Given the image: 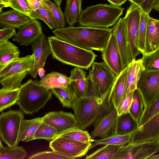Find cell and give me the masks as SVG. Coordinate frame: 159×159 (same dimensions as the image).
Returning <instances> with one entry per match:
<instances>
[{
    "label": "cell",
    "instance_id": "obj_25",
    "mask_svg": "<svg viewBox=\"0 0 159 159\" xmlns=\"http://www.w3.org/2000/svg\"><path fill=\"white\" fill-rule=\"evenodd\" d=\"M159 48V20L149 16L147 24L144 52H152Z\"/></svg>",
    "mask_w": 159,
    "mask_h": 159
},
{
    "label": "cell",
    "instance_id": "obj_23",
    "mask_svg": "<svg viewBox=\"0 0 159 159\" xmlns=\"http://www.w3.org/2000/svg\"><path fill=\"white\" fill-rule=\"evenodd\" d=\"M72 81L70 77L56 71H52L38 81V84L46 89L50 90L55 88H66Z\"/></svg>",
    "mask_w": 159,
    "mask_h": 159
},
{
    "label": "cell",
    "instance_id": "obj_27",
    "mask_svg": "<svg viewBox=\"0 0 159 159\" xmlns=\"http://www.w3.org/2000/svg\"><path fill=\"white\" fill-rule=\"evenodd\" d=\"M43 122L42 117L28 120L24 119L21 128L20 141L27 142L34 140L35 133Z\"/></svg>",
    "mask_w": 159,
    "mask_h": 159
},
{
    "label": "cell",
    "instance_id": "obj_40",
    "mask_svg": "<svg viewBox=\"0 0 159 159\" xmlns=\"http://www.w3.org/2000/svg\"><path fill=\"white\" fill-rule=\"evenodd\" d=\"M58 135L55 129L43 122L35 133L34 139H43L50 141L57 137Z\"/></svg>",
    "mask_w": 159,
    "mask_h": 159
},
{
    "label": "cell",
    "instance_id": "obj_16",
    "mask_svg": "<svg viewBox=\"0 0 159 159\" xmlns=\"http://www.w3.org/2000/svg\"><path fill=\"white\" fill-rule=\"evenodd\" d=\"M31 45L34 61L29 74L35 78L38 75V69L40 67L44 68L48 57L51 54V50L48 39L43 34Z\"/></svg>",
    "mask_w": 159,
    "mask_h": 159
},
{
    "label": "cell",
    "instance_id": "obj_21",
    "mask_svg": "<svg viewBox=\"0 0 159 159\" xmlns=\"http://www.w3.org/2000/svg\"><path fill=\"white\" fill-rule=\"evenodd\" d=\"M144 70L141 59L137 60L134 59L128 65L125 88L123 98L127 94L137 89L138 83Z\"/></svg>",
    "mask_w": 159,
    "mask_h": 159
},
{
    "label": "cell",
    "instance_id": "obj_37",
    "mask_svg": "<svg viewBox=\"0 0 159 159\" xmlns=\"http://www.w3.org/2000/svg\"><path fill=\"white\" fill-rule=\"evenodd\" d=\"M121 146L105 145L93 153L86 156V159H112L119 147Z\"/></svg>",
    "mask_w": 159,
    "mask_h": 159
},
{
    "label": "cell",
    "instance_id": "obj_30",
    "mask_svg": "<svg viewBox=\"0 0 159 159\" xmlns=\"http://www.w3.org/2000/svg\"><path fill=\"white\" fill-rule=\"evenodd\" d=\"M139 127L138 122L129 113L118 116L116 134H133Z\"/></svg>",
    "mask_w": 159,
    "mask_h": 159
},
{
    "label": "cell",
    "instance_id": "obj_7",
    "mask_svg": "<svg viewBox=\"0 0 159 159\" xmlns=\"http://www.w3.org/2000/svg\"><path fill=\"white\" fill-rule=\"evenodd\" d=\"M23 112L20 110H11L2 112L0 115V137L7 146H18L22 121Z\"/></svg>",
    "mask_w": 159,
    "mask_h": 159
},
{
    "label": "cell",
    "instance_id": "obj_2",
    "mask_svg": "<svg viewBox=\"0 0 159 159\" xmlns=\"http://www.w3.org/2000/svg\"><path fill=\"white\" fill-rule=\"evenodd\" d=\"M89 89L87 95L77 100L72 108L77 121V127L83 130L106 115L113 108L108 97L102 100L99 97L94 83L88 75Z\"/></svg>",
    "mask_w": 159,
    "mask_h": 159
},
{
    "label": "cell",
    "instance_id": "obj_46",
    "mask_svg": "<svg viewBox=\"0 0 159 159\" xmlns=\"http://www.w3.org/2000/svg\"><path fill=\"white\" fill-rule=\"evenodd\" d=\"M15 28L5 26L0 30V42L8 40L16 34Z\"/></svg>",
    "mask_w": 159,
    "mask_h": 159
},
{
    "label": "cell",
    "instance_id": "obj_41",
    "mask_svg": "<svg viewBox=\"0 0 159 159\" xmlns=\"http://www.w3.org/2000/svg\"><path fill=\"white\" fill-rule=\"evenodd\" d=\"M149 16V14H146L141 10L139 27V47L142 54L145 52V50L147 26Z\"/></svg>",
    "mask_w": 159,
    "mask_h": 159
},
{
    "label": "cell",
    "instance_id": "obj_38",
    "mask_svg": "<svg viewBox=\"0 0 159 159\" xmlns=\"http://www.w3.org/2000/svg\"><path fill=\"white\" fill-rule=\"evenodd\" d=\"M144 109V104L142 96L137 89L134 91L129 113L138 123Z\"/></svg>",
    "mask_w": 159,
    "mask_h": 159
},
{
    "label": "cell",
    "instance_id": "obj_5",
    "mask_svg": "<svg viewBox=\"0 0 159 159\" xmlns=\"http://www.w3.org/2000/svg\"><path fill=\"white\" fill-rule=\"evenodd\" d=\"M36 80H29L20 87L17 104L23 113L32 115L44 107L52 96L51 91L38 84Z\"/></svg>",
    "mask_w": 159,
    "mask_h": 159
},
{
    "label": "cell",
    "instance_id": "obj_31",
    "mask_svg": "<svg viewBox=\"0 0 159 159\" xmlns=\"http://www.w3.org/2000/svg\"><path fill=\"white\" fill-rule=\"evenodd\" d=\"M20 88L0 89V111L16 104L19 99Z\"/></svg>",
    "mask_w": 159,
    "mask_h": 159
},
{
    "label": "cell",
    "instance_id": "obj_10",
    "mask_svg": "<svg viewBox=\"0 0 159 159\" xmlns=\"http://www.w3.org/2000/svg\"><path fill=\"white\" fill-rule=\"evenodd\" d=\"M141 9L133 3L127 9L123 19L133 59L141 53L139 47V33Z\"/></svg>",
    "mask_w": 159,
    "mask_h": 159
},
{
    "label": "cell",
    "instance_id": "obj_20",
    "mask_svg": "<svg viewBox=\"0 0 159 159\" xmlns=\"http://www.w3.org/2000/svg\"><path fill=\"white\" fill-rule=\"evenodd\" d=\"M70 77L72 81L70 85L77 100L85 97L89 89V81L83 69L75 67L70 71Z\"/></svg>",
    "mask_w": 159,
    "mask_h": 159
},
{
    "label": "cell",
    "instance_id": "obj_19",
    "mask_svg": "<svg viewBox=\"0 0 159 159\" xmlns=\"http://www.w3.org/2000/svg\"><path fill=\"white\" fill-rule=\"evenodd\" d=\"M43 34L40 23L36 19H32L19 29L12 40L20 45L27 46L31 44Z\"/></svg>",
    "mask_w": 159,
    "mask_h": 159
},
{
    "label": "cell",
    "instance_id": "obj_8",
    "mask_svg": "<svg viewBox=\"0 0 159 159\" xmlns=\"http://www.w3.org/2000/svg\"><path fill=\"white\" fill-rule=\"evenodd\" d=\"M91 67L89 76L96 87L100 98L105 100L117 76L104 61H94Z\"/></svg>",
    "mask_w": 159,
    "mask_h": 159
},
{
    "label": "cell",
    "instance_id": "obj_49",
    "mask_svg": "<svg viewBox=\"0 0 159 159\" xmlns=\"http://www.w3.org/2000/svg\"><path fill=\"white\" fill-rule=\"evenodd\" d=\"M11 0H0V11L2 12V9L4 7H10Z\"/></svg>",
    "mask_w": 159,
    "mask_h": 159
},
{
    "label": "cell",
    "instance_id": "obj_14",
    "mask_svg": "<svg viewBox=\"0 0 159 159\" xmlns=\"http://www.w3.org/2000/svg\"><path fill=\"white\" fill-rule=\"evenodd\" d=\"M159 139V112L133 133L131 143L138 144L157 141Z\"/></svg>",
    "mask_w": 159,
    "mask_h": 159
},
{
    "label": "cell",
    "instance_id": "obj_12",
    "mask_svg": "<svg viewBox=\"0 0 159 159\" xmlns=\"http://www.w3.org/2000/svg\"><path fill=\"white\" fill-rule=\"evenodd\" d=\"M159 151L157 141L133 144L130 142L120 146L112 159H147Z\"/></svg>",
    "mask_w": 159,
    "mask_h": 159
},
{
    "label": "cell",
    "instance_id": "obj_50",
    "mask_svg": "<svg viewBox=\"0 0 159 159\" xmlns=\"http://www.w3.org/2000/svg\"><path fill=\"white\" fill-rule=\"evenodd\" d=\"M111 4L120 7L128 0H107Z\"/></svg>",
    "mask_w": 159,
    "mask_h": 159
},
{
    "label": "cell",
    "instance_id": "obj_43",
    "mask_svg": "<svg viewBox=\"0 0 159 159\" xmlns=\"http://www.w3.org/2000/svg\"><path fill=\"white\" fill-rule=\"evenodd\" d=\"M134 91L127 94L121 101L116 109L118 116L125 114L129 113L131 106L133 101Z\"/></svg>",
    "mask_w": 159,
    "mask_h": 159
},
{
    "label": "cell",
    "instance_id": "obj_28",
    "mask_svg": "<svg viewBox=\"0 0 159 159\" xmlns=\"http://www.w3.org/2000/svg\"><path fill=\"white\" fill-rule=\"evenodd\" d=\"M82 0H66L64 15L69 26H73L78 21L82 11Z\"/></svg>",
    "mask_w": 159,
    "mask_h": 159
},
{
    "label": "cell",
    "instance_id": "obj_36",
    "mask_svg": "<svg viewBox=\"0 0 159 159\" xmlns=\"http://www.w3.org/2000/svg\"><path fill=\"white\" fill-rule=\"evenodd\" d=\"M42 0L51 14L55 23L56 28L65 27L66 21L60 6L51 0Z\"/></svg>",
    "mask_w": 159,
    "mask_h": 159
},
{
    "label": "cell",
    "instance_id": "obj_39",
    "mask_svg": "<svg viewBox=\"0 0 159 159\" xmlns=\"http://www.w3.org/2000/svg\"><path fill=\"white\" fill-rule=\"evenodd\" d=\"M141 58L144 70H159V48L149 52H144Z\"/></svg>",
    "mask_w": 159,
    "mask_h": 159
},
{
    "label": "cell",
    "instance_id": "obj_15",
    "mask_svg": "<svg viewBox=\"0 0 159 159\" xmlns=\"http://www.w3.org/2000/svg\"><path fill=\"white\" fill-rule=\"evenodd\" d=\"M118 117L116 109L113 108L96 120L92 124L94 129L90 134L92 139L103 138L116 134Z\"/></svg>",
    "mask_w": 159,
    "mask_h": 159
},
{
    "label": "cell",
    "instance_id": "obj_53",
    "mask_svg": "<svg viewBox=\"0 0 159 159\" xmlns=\"http://www.w3.org/2000/svg\"><path fill=\"white\" fill-rule=\"evenodd\" d=\"M147 159H159V153H155L151 155Z\"/></svg>",
    "mask_w": 159,
    "mask_h": 159
},
{
    "label": "cell",
    "instance_id": "obj_48",
    "mask_svg": "<svg viewBox=\"0 0 159 159\" xmlns=\"http://www.w3.org/2000/svg\"><path fill=\"white\" fill-rule=\"evenodd\" d=\"M31 11L38 8L41 3V0H27Z\"/></svg>",
    "mask_w": 159,
    "mask_h": 159
},
{
    "label": "cell",
    "instance_id": "obj_18",
    "mask_svg": "<svg viewBox=\"0 0 159 159\" xmlns=\"http://www.w3.org/2000/svg\"><path fill=\"white\" fill-rule=\"evenodd\" d=\"M101 52L103 61L116 76L118 75L123 69L116 40L112 33L106 47Z\"/></svg>",
    "mask_w": 159,
    "mask_h": 159
},
{
    "label": "cell",
    "instance_id": "obj_35",
    "mask_svg": "<svg viewBox=\"0 0 159 159\" xmlns=\"http://www.w3.org/2000/svg\"><path fill=\"white\" fill-rule=\"evenodd\" d=\"M27 155V152L20 146L4 147L0 141V159H23Z\"/></svg>",
    "mask_w": 159,
    "mask_h": 159
},
{
    "label": "cell",
    "instance_id": "obj_4",
    "mask_svg": "<svg viewBox=\"0 0 159 159\" xmlns=\"http://www.w3.org/2000/svg\"><path fill=\"white\" fill-rule=\"evenodd\" d=\"M124 10V8L111 4L88 7L82 11L78 22L81 26L109 28L115 24Z\"/></svg>",
    "mask_w": 159,
    "mask_h": 159
},
{
    "label": "cell",
    "instance_id": "obj_54",
    "mask_svg": "<svg viewBox=\"0 0 159 159\" xmlns=\"http://www.w3.org/2000/svg\"><path fill=\"white\" fill-rule=\"evenodd\" d=\"M153 9L159 12V0H156Z\"/></svg>",
    "mask_w": 159,
    "mask_h": 159
},
{
    "label": "cell",
    "instance_id": "obj_1",
    "mask_svg": "<svg viewBox=\"0 0 159 159\" xmlns=\"http://www.w3.org/2000/svg\"><path fill=\"white\" fill-rule=\"evenodd\" d=\"M112 28L83 26L55 28L52 32L60 39L81 48L102 52L111 35Z\"/></svg>",
    "mask_w": 159,
    "mask_h": 159
},
{
    "label": "cell",
    "instance_id": "obj_33",
    "mask_svg": "<svg viewBox=\"0 0 159 159\" xmlns=\"http://www.w3.org/2000/svg\"><path fill=\"white\" fill-rule=\"evenodd\" d=\"M58 136L86 143L92 142L94 140L92 139L90 134L87 131L77 127L70 129L58 134Z\"/></svg>",
    "mask_w": 159,
    "mask_h": 159
},
{
    "label": "cell",
    "instance_id": "obj_42",
    "mask_svg": "<svg viewBox=\"0 0 159 159\" xmlns=\"http://www.w3.org/2000/svg\"><path fill=\"white\" fill-rule=\"evenodd\" d=\"M159 112V98L144 110L139 120V126L141 125Z\"/></svg>",
    "mask_w": 159,
    "mask_h": 159
},
{
    "label": "cell",
    "instance_id": "obj_17",
    "mask_svg": "<svg viewBox=\"0 0 159 159\" xmlns=\"http://www.w3.org/2000/svg\"><path fill=\"white\" fill-rule=\"evenodd\" d=\"M42 117L43 122L55 129L58 135L70 129L77 127L75 116L71 112L62 111H52L46 113Z\"/></svg>",
    "mask_w": 159,
    "mask_h": 159
},
{
    "label": "cell",
    "instance_id": "obj_47",
    "mask_svg": "<svg viewBox=\"0 0 159 159\" xmlns=\"http://www.w3.org/2000/svg\"><path fill=\"white\" fill-rule=\"evenodd\" d=\"M156 1V0H143L140 7L142 11L149 14L153 9Z\"/></svg>",
    "mask_w": 159,
    "mask_h": 159
},
{
    "label": "cell",
    "instance_id": "obj_32",
    "mask_svg": "<svg viewBox=\"0 0 159 159\" xmlns=\"http://www.w3.org/2000/svg\"><path fill=\"white\" fill-rule=\"evenodd\" d=\"M51 90L64 107L72 108L77 100L73 89L69 86L66 88H57Z\"/></svg>",
    "mask_w": 159,
    "mask_h": 159
},
{
    "label": "cell",
    "instance_id": "obj_3",
    "mask_svg": "<svg viewBox=\"0 0 159 159\" xmlns=\"http://www.w3.org/2000/svg\"><path fill=\"white\" fill-rule=\"evenodd\" d=\"M48 39L53 58L64 64L87 70L97 56L92 50L81 48L55 36Z\"/></svg>",
    "mask_w": 159,
    "mask_h": 159
},
{
    "label": "cell",
    "instance_id": "obj_6",
    "mask_svg": "<svg viewBox=\"0 0 159 159\" xmlns=\"http://www.w3.org/2000/svg\"><path fill=\"white\" fill-rule=\"evenodd\" d=\"M33 61L32 53L19 57L0 70V83L2 88H20L22 80L31 70Z\"/></svg>",
    "mask_w": 159,
    "mask_h": 159
},
{
    "label": "cell",
    "instance_id": "obj_29",
    "mask_svg": "<svg viewBox=\"0 0 159 159\" xmlns=\"http://www.w3.org/2000/svg\"><path fill=\"white\" fill-rule=\"evenodd\" d=\"M132 134H115L103 138L94 139L92 143L90 149L99 145H125L130 143Z\"/></svg>",
    "mask_w": 159,
    "mask_h": 159
},
{
    "label": "cell",
    "instance_id": "obj_52",
    "mask_svg": "<svg viewBox=\"0 0 159 159\" xmlns=\"http://www.w3.org/2000/svg\"><path fill=\"white\" fill-rule=\"evenodd\" d=\"M131 3H134L139 7H140L142 4L143 0H128Z\"/></svg>",
    "mask_w": 159,
    "mask_h": 159
},
{
    "label": "cell",
    "instance_id": "obj_13",
    "mask_svg": "<svg viewBox=\"0 0 159 159\" xmlns=\"http://www.w3.org/2000/svg\"><path fill=\"white\" fill-rule=\"evenodd\" d=\"M118 48L123 69L127 67L133 59L128 38L125 23L123 18H120L112 28Z\"/></svg>",
    "mask_w": 159,
    "mask_h": 159
},
{
    "label": "cell",
    "instance_id": "obj_56",
    "mask_svg": "<svg viewBox=\"0 0 159 159\" xmlns=\"http://www.w3.org/2000/svg\"><path fill=\"white\" fill-rule=\"evenodd\" d=\"M157 141H158V142L159 143V139Z\"/></svg>",
    "mask_w": 159,
    "mask_h": 159
},
{
    "label": "cell",
    "instance_id": "obj_51",
    "mask_svg": "<svg viewBox=\"0 0 159 159\" xmlns=\"http://www.w3.org/2000/svg\"><path fill=\"white\" fill-rule=\"evenodd\" d=\"M38 75L40 79L43 77L45 75V71L43 68H39L38 70Z\"/></svg>",
    "mask_w": 159,
    "mask_h": 159
},
{
    "label": "cell",
    "instance_id": "obj_45",
    "mask_svg": "<svg viewBox=\"0 0 159 159\" xmlns=\"http://www.w3.org/2000/svg\"><path fill=\"white\" fill-rule=\"evenodd\" d=\"M29 159H66L55 152L44 151L37 152L28 158Z\"/></svg>",
    "mask_w": 159,
    "mask_h": 159
},
{
    "label": "cell",
    "instance_id": "obj_24",
    "mask_svg": "<svg viewBox=\"0 0 159 159\" xmlns=\"http://www.w3.org/2000/svg\"><path fill=\"white\" fill-rule=\"evenodd\" d=\"M32 19L29 16L14 9L0 13V23L4 26L19 29Z\"/></svg>",
    "mask_w": 159,
    "mask_h": 159
},
{
    "label": "cell",
    "instance_id": "obj_26",
    "mask_svg": "<svg viewBox=\"0 0 159 159\" xmlns=\"http://www.w3.org/2000/svg\"><path fill=\"white\" fill-rule=\"evenodd\" d=\"M18 47L8 40L0 42V70L19 58Z\"/></svg>",
    "mask_w": 159,
    "mask_h": 159
},
{
    "label": "cell",
    "instance_id": "obj_11",
    "mask_svg": "<svg viewBox=\"0 0 159 159\" xmlns=\"http://www.w3.org/2000/svg\"><path fill=\"white\" fill-rule=\"evenodd\" d=\"M137 89L142 96L144 110L159 98V70H144L141 75Z\"/></svg>",
    "mask_w": 159,
    "mask_h": 159
},
{
    "label": "cell",
    "instance_id": "obj_34",
    "mask_svg": "<svg viewBox=\"0 0 159 159\" xmlns=\"http://www.w3.org/2000/svg\"><path fill=\"white\" fill-rule=\"evenodd\" d=\"M30 17L32 19H39L43 21L51 30L56 28L51 14L42 0L39 7L31 12Z\"/></svg>",
    "mask_w": 159,
    "mask_h": 159
},
{
    "label": "cell",
    "instance_id": "obj_44",
    "mask_svg": "<svg viewBox=\"0 0 159 159\" xmlns=\"http://www.w3.org/2000/svg\"><path fill=\"white\" fill-rule=\"evenodd\" d=\"M10 7L30 17L31 10L27 0H11Z\"/></svg>",
    "mask_w": 159,
    "mask_h": 159
},
{
    "label": "cell",
    "instance_id": "obj_55",
    "mask_svg": "<svg viewBox=\"0 0 159 159\" xmlns=\"http://www.w3.org/2000/svg\"><path fill=\"white\" fill-rule=\"evenodd\" d=\"M54 1V2L57 3L58 5L60 6L63 0H51Z\"/></svg>",
    "mask_w": 159,
    "mask_h": 159
},
{
    "label": "cell",
    "instance_id": "obj_9",
    "mask_svg": "<svg viewBox=\"0 0 159 159\" xmlns=\"http://www.w3.org/2000/svg\"><path fill=\"white\" fill-rule=\"evenodd\" d=\"M92 143H86L58 136L50 141L49 147L66 159H76L86 155Z\"/></svg>",
    "mask_w": 159,
    "mask_h": 159
},
{
    "label": "cell",
    "instance_id": "obj_22",
    "mask_svg": "<svg viewBox=\"0 0 159 159\" xmlns=\"http://www.w3.org/2000/svg\"><path fill=\"white\" fill-rule=\"evenodd\" d=\"M127 66L117 76L108 95L114 108L116 109L122 99L126 86Z\"/></svg>",
    "mask_w": 159,
    "mask_h": 159
}]
</instances>
